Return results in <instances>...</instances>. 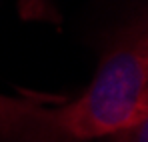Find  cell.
<instances>
[{"mask_svg": "<svg viewBox=\"0 0 148 142\" xmlns=\"http://www.w3.org/2000/svg\"><path fill=\"white\" fill-rule=\"evenodd\" d=\"M148 116V42L132 30L100 60L88 88L62 108L0 96L2 142H86Z\"/></svg>", "mask_w": 148, "mask_h": 142, "instance_id": "cell-1", "label": "cell"}, {"mask_svg": "<svg viewBox=\"0 0 148 142\" xmlns=\"http://www.w3.org/2000/svg\"><path fill=\"white\" fill-rule=\"evenodd\" d=\"M110 136L112 142H148V116L138 118Z\"/></svg>", "mask_w": 148, "mask_h": 142, "instance_id": "cell-2", "label": "cell"}]
</instances>
